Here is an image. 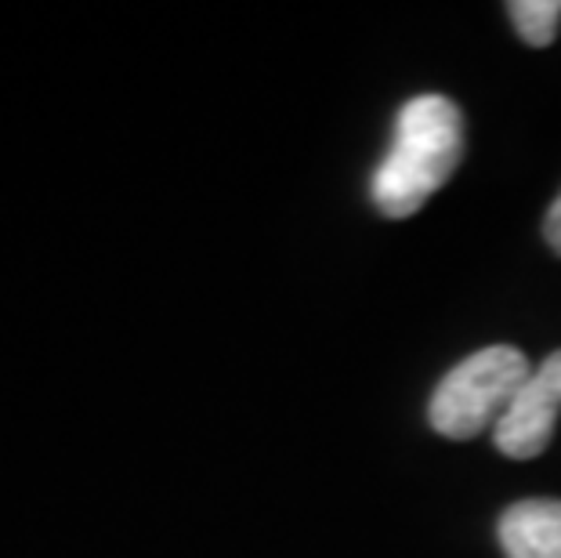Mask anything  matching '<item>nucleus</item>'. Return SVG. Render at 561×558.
Returning a JSON list of instances; mask_svg holds the SVG:
<instances>
[{
    "instance_id": "1",
    "label": "nucleus",
    "mask_w": 561,
    "mask_h": 558,
    "mask_svg": "<svg viewBox=\"0 0 561 558\" xmlns=\"http://www.w3.org/2000/svg\"><path fill=\"white\" fill-rule=\"evenodd\" d=\"M463 116L446 94H416L399 110L388 157L369 178V200L385 218L416 215L460 168Z\"/></svg>"
},
{
    "instance_id": "2",
    "label": "nucleus",
    "mask_w": 561,
    "mask_h": 558,
    "mask_svg": "<svg viewBox=\"0 0 561 558\" xmlns=\"http://www.w3.org/2000/svg\"><path fill=\"white\" fill-rule=\"evenodd\" d=\"M529 374L533 366L518 349L489 344L442 377L432 402H427V421L438 435L457 439V443L482 435L489 424L500 421V413L529 382Z\"/></svg>"
},
{
    "instance_id": "3",
    "label": "nucleus",
    "mask_w": 561,
    "mask_h": 558,
    "mask_svg": "<svg viewBox=\"0 0 561 558\" xmlns=\"http://www.w3.org/2000/svg\"><path fill=\"white\" fill-rule=\"evenodd\" d=\"M561 407V352H551L529 374V382L518 388V396L507 402L493 424V443L504 457L533 460L540 457L554 435Z\"/></svg>"
},
{
    "instance_id": "4",
    "label": "nucleus",
    "mask_w": 561,
    "mask_h": 558,
    "mask_svg": "<svg viewBox=\"0 0 561 558\" xmlns=\"http://www.w3.org/2000/svg\"><path fill=\"white\" fill-rule=\"evenodd\" d=\"M500 548L507 558H561V501H518L500 515Z\"/></svg>"
},
{
    "instance_id": "5",
    "label": "nucleus",
    "mask_w": 561,
    "mask_h": 558,
    "mask_svg": "<svg viewBox=\"0 0 561 558\" xmlns=\"http://www.w3.org/2000/svg\"><path fill=\"white\" fill-rule=\"evenodd\" d=\"M511 26L518 30V37L533 47L554 44L561 26V0H511L507 4Z\"/></svg>"
},
{
    "instance_id": "6",
    "label": "nucleus",
    "mask_w": 561,
    "mask_h": 558,
    "mask_svg": "<svg viewBox=\"0 0 561 558\" xmlns=\"http://www.w3.org/2000/svg\"><path fill=\"white\" fill-rule=\"evenodd\" d=\"M543 240L547 247L561 258V193L554 196V204L547 207V218H543Z\"/></svg>"
}]
</instances>
